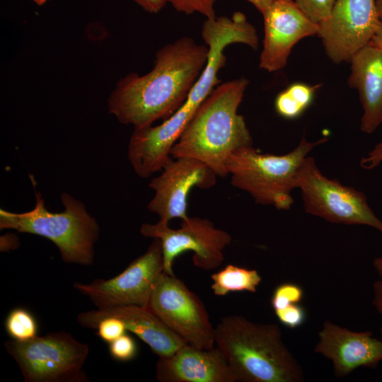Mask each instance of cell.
<instances>
[{"label": "cell", "mask_w": 382, "mask_h": 382, "mask_svg": "<svg viewBox=\"0 0 382 382\" xmlns=\"http://www.w3.org/2000/svg\"><path fill=\"white\" fill-rule=\"evenodd\" d=\"M208 47L183 36L160 48L153 69L121 78L108 100L109 112L134 129L166 120L185 103L208 59Z\"/></svg>", "instance_id": "obj_1"}, {"label": "cell", "mask_w": 382, "mask_h": 382, "mask_svg": "<svg viewBox=\"0 0 382 382\" xmlns=\"http://www.w3.org/2000/svg\"><path fill=\"white\" fill-rule=\"evenodd\" d=\"M249 81L244 77L220 83L199 105L170 151L209 166L217 176L228 175L230 154L253 146L244 117L238 113Z\"/></svg>", "instance_id": "obj_2"}, {"label": "cell", "mask_w": 382, "mask_h": 382, "mask_svg": "<svg viewBox=\"0 0 382 382\" xmlns=\"http://www.w3.org/2000/svg\"><path fill=\"white\" fill-rule=\"evenodd\" d=\"M214 347L236 381H304L302 369L277 324L255 323L238 315L225 316L214 328Z\"/></svg>", "instance_id": "obj_3"}, {"label": "cell", "mask_w": 382, "mask_h": 382, "mask_svg": "<svg viewBox=\"0 0 382 382\" xmlns=\"http://www.w3.org/2000/svg\"><path fill=\"white\" fill-rule=\"evenodd\" d=\"M34 208L23 213L0 209V229L37 235L51 241L66 263L91 266L100 227L86 211L83 202L68 193L61 195L64 207L62 212L47 209L40 192L35 193Z\"/></svg>", "instance_id": "obj_4"}, {"label": "cell", "mask_w": 382, "mask_h": 382, "mask_svg": "<svg viewBox=\"0 0 382 382\" xmlns=\"http://www.w3.org/2000/svg\"><path fill=\"white\" fill-rule=\"evenodd\" d=\"M327 141L321 138L309 141L303 136L293 150L282 155L262 154L253 146L236 150L226 163L231 184L249 194L257 204L289 210L294 202L291 192L296 189L302 162L314 148Z\"/></svg>", "instance_id": "obj_5"}, {"label": "cell", "mask_w": 382, "mask_h": 382, "mask_svg": "<svg viewBox=\"0 0 382 382\" xmlns=\"http://www.w3.org/2000/svg\"><path fill=\"white\" fill-rule=\"evenodd\" d=\"M4 347L25 382L88 381L83 366L89 347L68 332H50L25 341L11 339Z\"/></svg>", "instance_id": "obj_6"}, {"label": "cell", "mask_w": 382, "mask_h": 382, "mask_svg": "<svg viewBox=\"0 0 382 382\" xmlns=\"http://www.w3.org/2000/svg\"><path fill=\"white\" fill-rule=\"evenodd\" d=\"M296 188L301 191L306 213L330 223L364 225L382 233V221L364 193L325 176L312 156H308L302 162Z\"/></svg>", "instance_id": "obj_7"}, {"label": "cell", "mask_w": 382, "mask_h": 382, "mask_svg": "<svg viewBox=\"0 0 382 382\" xmlns=\"http://www.w3.org/2000/svg\"><path fill=\"white\" fill-rule=\"evenodd\" d=\"M140 233L146 238H158L161 243L164 272L174 275L175 259L183 252H193L192 262L197 267L210 270L224 260V249L231 243V236L216 228L209 219L188 216L181 220L180 227L173 229L168 223L143 224Z\"/></svg>", "instance_id": "obj_8"}, {"label": "cell", "mask_w": 382, "mask_h": 382, "mask_svg": "<svg viewBox=\"0 0 382 382\" xmlns=\"http://www.w3.org/2000/svg\"><path fill=\"white\" fill-rule=\"evenodd\" d=\"M146 308L187 344L214 347V328L202 301L175 274H161Z\"/></svg>", "instance_id": "obj_9"}, {"label": "cell", "mask_w": 382, "mask_h": 382, "mask_svg": "<svg viewBox=\"0 0 382 382\" xmlns=\"http://www.w3.org/2000/svg\"><path fill=\"white\" fill-rule=\"evenodd\" d=\"M164 272L161 241L154 238L146 251L118 275L90 283L75 282L74 288L97 308L118 306L146 307L154 286Z\"/></svg>", "instance_id": "obj_10"}, {"label": "cell", "mask_w": 382, "mask_h": 382, "mask_svg": "<svg viewBox=\"0 0 382 382\" xmlns=\"http://www.w3.org/2000/svg\"><path fill=\"white\" fill-rule=\"evenodd\" d=\"M380 22L376 0H335L318 36L328 57L340 64L371 42Z\"/></svg>", "instance_id": "obj_11"}, {"label": "cell", "mask_w": 382, "mask_h": 382, "mask_svg": "<svg viewBox=\"0 0 382 382\" xmlns=\"http://www.w3.org/2000/svg\"><path fill=\"white\" fill-rule=\"evenodd\" d=\"M161 171L149 183L154 195L147 208L168 224L173 219L189 216L187 197L193 187L208 189L216 182L217 175L209 166L192 158L170 157Z\"/></svg>", "instance_id": "obj_12"}, {"label": "cell", "mask_w": 382, "mask_h": 382, "mask_svg": "<svg viewBox=\"0 0 382 382\" xmlns=\"http://www.w3.org/2000/svg\"><path fill=\"white\" fill-rule=\"evenodd\" d=\"M262 15L264 37L259 67L268 72L278 71L286 66L292 48L299 41L318 36L319 25L293 0H274Z\"/></svg>", "instance_id": "obj_13"}, {"label": "cell", "mask_w": 382, "mask_h": 382, "mask_svg": "<svg viewBox=\"0 0 382 382\" xmlns=\"http://www.w3.org/2000/svg\"><path fill=\"white\" fill-rule=\"evenodd\" d=\"M318 338L314 351L331 360L336 377H345L362 366L374 369L382 361V340L369 330L352 331L326 320Z\"/></svg>", "instance_id": "obj_14"}, {"label": "cell", "mask_w": 382, "mask_h": 382, "mask_svg": "<svg viewBox=\"0 0 382 382\" xmlns=\"http://www.w3.org/2000/svg\"><path fill=\"white\" fill-rule=\"evenodd\" d=\"M110 316L120 318L127 330L136 335L158 357H168L187 344L146 307L129 305L97 308L80 313L76 321L83 328L96 330L103 318Z\"/></svg>", "instance_id": "obj_15"}, {"label": "cell", "mask_w": 382, "mask_h": 382, "mask_svg": "<svg viewBox=\"0 0 382 382\" xmlns=\"http://www.w3.org/2000/svg\"><path fill=\"white\" fill-rule=\"evenodd\" d=\"M156 377L161 382H236L219 351L185 344L173 354L159 357Z\"/></svg>", "instance_id": "obj_16"}, {"label": "cell", "mask_w": 382, "mask_h": 382, "mask_svg": "<svg viewBox=\"0 0 382 382\" xmlns=\"http://www.w3.org/2000/svg\"><path fill=\"white\" fill-rule=\"evenodd\" d=\"M349 62L348 83L357 90L363 109L360 129L371 134L382 124V50L369 42Z\"/></svg>", "instance_id": "obj_17"}, {"label": "cell", "mask_w": 382, "mask_h": 382, "mask_svg": "<svg viewBox=\"0 0 382 382\" xmlns=\"http://www.w3.org/2000/svg\"><path fill=\"white\" fill-rule=\"evenodd\" d=\"M212 290L216 296H225L229 292L248 291L255 293L262 280L259 272L232 264L211 275Z\"/></svg>", "instance_id": "obj_18"}, {"label": "cell", "mask_w": 382, "mask_h": 382, "mask_svg": "<svg viewBox=\"0 0 382 382\" xmlns=\"http://www.w3.org/2000/svg\"><path fill=\"white\" fill-rule=\"evenodd\" d=\"M4 325L8 335L15 340H28L37 335L36 319L29 311L23 308H16L11 311Z\"/></svg>", "instance_id": "obj_19"}, {"label": "cell", "mask_w": 382, "mask_h": 382, "mask_svg": "<svg viewBox=\"0 0 382 382\" xmlns=\"http://www.w3.org/2000/svg\"><path fill=\"white\" fill-rule=\"evenodd\" d=\"M303 297V290L298 284L286 282L278 285L272 294L271 305L278 310L294 303H299Z\"/></svg>", "instance_id": "obj_20"}, {"label": "cell", "mask_w": 382, "mask_h": 382, "mask_svg": "<svg viewBox=\"0 0 382 382\" xmlns=\"http://www.w3.org/2000/svg\"><path fill=\"white\" fill-rule=\"evenodd\" d=\"M217 0H166L177 11L186 15L199 13L206 19L216 17L214 6Z\"/></svg>", "instance_id": "obj_21"}, {"label": "cell", "mask_w": 382, "mask_h": 382, "mask_svg": "<svg viewBox=\"0 0 382 382\" xmlns=\"http://www.w3.org/2000/svg\"><path fill=\"white\" fill-rule=\"evenodd\" d=\"M294 1L311 20L319 24L329 17L335 0H294Z\"/></svg>", "instance_id": "obj_22"}, {"label": "cell", "mask_w": 382, "mask_h": 382, "mask_svg": "<svg viewBox=\"0 0 382 382\" xmlns=\"http://www.w3.org/2000/svg\"><path fill=\"white\" fill-rule=\"evenodd\" d=\"M108 350L114 359L119 361H128L136 357L137 346L134 339L126 332L108 343Z\"/></svg>", "instance_id": "obj_23"}, {"label": "cell", "mask_w": 382, "mask_h": 382, "mask_svg": "<svg viewBox=\"0 0 382 382\" xmlns=\"http://www.w3.org/2000/svg\"><path fill=\"white\" fill-rule=\"evenodd\" d=\"M96 334L103 341L110 343L126 333L124 323L118 318L106 317L97 325Z\"/></svg>", "instance_id": "obj_24"}, {"label": "cell", "mask_w": 382, "mask_h": 382, "mask_svg": "<svg viewBox=\"0 0 382 382\" xmlns=\"http://www.w3.org/2000/svg\"><path fill=\"white\" fill-rule=\"evenodd\" d=\"M274 313L282 324L291 329L302 325L306 318V311L299 303L291 304L275 310Z\"/></svg>", "instance_id": "obj_25"}, {"label": "cell", "mask_w": 382, "mask_h": 382, "mask_svg": "<svg viewBox=\"0 0 382 382\" xmlns=\"http://www.w3.org/2000/svg\"><path fill=\"white\" fill-rule=\"evenodd\" d=\"M320 85L311 86L301 82H296L289 85L286 90L288 93L306 110L311 104L315 93Z\"/></svg>", "instance_id": "obj_26"}, {"label": "cell", "mask_w": 382, "mask_h": 382, "mask_svg": "<svg viewBox=\"0 0 382 382\" xmlns=\"http://www.w3.org/2000/svg\"><path fill=\"white\" fill-rule=\"evenodd\" d=\"M373 265L379 277L373 284V304L378 313L382 315V257L375 258Z\"/></svg>", "instance_id": "obj_27"}, {"label": "cell", "mask_w": 382, "mask_h": 382, "mask_svg": "<svg viewBox=\"0 0 382 382\" xmlns=\"http://www.w3.org/2000/svg\"><path fill=\"white\" fill-rule=\"evenodd\" d=\"M382 163V141L376 144L360 160V166L366 170H372Z\"/></svg>", "instance_id": "obj_28"}, {"label": "cell", "mask_w": 382, "mask_h": 382, "mask_svg": "<svg viewBox=\"0 0 382 382\" xmlns=\"http://www.w3.org/2000/svg\"><path fill=\"white\" fill-rule=\"evenodd\" d=\"M139 5L144 11L151 13H156L161 11L166 4V0H132Z\"/></svg>", "instance_id": "obj_29"}, {"label": "cell", "mask_w": 382, "mask_h": 382, "mask_svg": "<svg viewBox=\"0 0 382 382\" xmlns=\"http://www.w3.org/2000/svg\"><path fill=\"white\" fill-rule=\"evenodd\" d=\"M4 235L1 237V251H7L16 248L18 245V239L13 234Z\"/></svg>", "instance_id": "obj_30"}, {"label": "cell", "mask_w": 382, "mask_h": 382, "mask_svg": "<svg viewBox=\"0 0 382 382\" xmlns=\"http://www.w3.org/2000/svg\"><path fill=\"white\" fill-rule=\"evenodd\" d=\"M253 4L255 8L262 14L274 0H246Z\"/></svg>", "instance_id": "obj_31"}, {"label": "cell", "mask_w": 382, "mask_h": 382, "mask_svg": "<svg viewBox=\"0 0 382 382\" xmlns=\"http://www.w3.org/2000/svg\"><path fill=\"white\" fill-rule=\"evenodd\" d=\"M370 43L382 50V21H381Z\"/></svg>", "instance_id": "obj_32"}, {"label": "cell", "mask_w": 382, "mask_h": 382, "mask_svg": "<svg viewBox=\"0 0 382 382\" xmlns=\"http://www.w3.org/2000/svg\"><path fill=\"white\" fill-rule=\"evenodd\" d=\"M376 3L380 20L382 21V0H376Z\"/></svg>", "instance_id": "obj_33"}, {"label": "cell", "mask_w": 382, "mask_h": 382, "mask_svg": "<svg viewBox=\"0 0 382 382\" xmlns=\"http://www.w3.org/2000/svg\"><path fill=\"white\" fill-rule=\"evenodd\" d=\"M34 3H35L38 6H42L47 3L50 0H32Z\"/></svg>", "instance_id": "obj_34"}, {"label": "cell", "mask_w": 382, "mask_h": 382, "mask_svg": "<svg viewBox=\"0 0 382 382\" xmlns=\"http://www.w3.org/2000/svg\"><path fill=\"white\" fill-rule=\"evenodd\" d=\"M380 332H381V340H382V324L380 328Z\"/></svg>", "instance_id": "obj_35"}]
</instances>
